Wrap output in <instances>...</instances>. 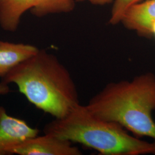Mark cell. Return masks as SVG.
I'll use <instances>...</instances> for the list:
<instances>
[{
    "label": "cell",
    "instance_id": "8992f818",
    "mask_svg": "<svg viewBox=\"0 0 155 155\" xmlns=\"http://www.w3.org/2000/svg\"><path fill=\"white\" fill-rule=\"evenodd\" d=\"M39 132L25 121L8 115L0 106V155H8L9 149L38 136Z\"/></svg>",
    "mask_w": 155,
    "mask_h": 155
},
{
    "label": "cell",
    "instance_id": "3957f363",
    "mask_svg": "<svg viewBox=\"0 0 155 155\" xmlns=\"http://www.w3.org/2000/svg\"><path fill=\"white\" fill-rule=\"evenodd\" d=\"M128 132L116 122L94 116L81 104L44 128L45 133L82 144L101 155H155V142L140 140Z\"/></svg>",
    "mask_w": 155,
    "mask_h": 155
},
{
    "label": "cell",
    "instance_id": "30bf717a",
    "mask_svg": "<svg viewBox=\"0 0 155 155\" xmlns=\"http://www.w3.org/2000/svg\"><path fill=\"white\" fill-rule=\"evenodd\" d=\"M10 91L9 84L5 83L3 81L0 82V95L8 94Z\"/></svg>",
    "mask_w": 155,
    "mask_h": 155
},
{
    "label": "cell",
    "instance_id": "9c48e42d",
    "mask_svg": "<svg viewBox=\"0 0 155 155\" xmlns=\"http://www.w3.org/2000/svg\"><path fill=\"white\" fill-rule=\"evenodd\" d=\"M142 0H115L111 13L109 22L111 24H117L121 21L122 17L127 8L141 2Z\"/></svg>",
    "mask_w": 155,
    "mask_h": 155
},
{
    "label": "cell",
    "instance_id": "8fae6325",
    "mask_svg": "<svg viewBox=\"0 0 155 155\" xmlns=\"http://www.w3.org/2000/svg\"><path fill=\"white\" fill-rule=\"evenodd\" d=\"M79 1H88L93 5H105L111 2L113 0H78Z\"/></svg>",
    "mask_w": 155,
    "mask_h": 155
},
{
    "label": "cell",
    "instance_id": "7c38bea8",
    "mask_svg": "<svg viewBox=\"0 0 155 155\" xmlns=\"http://www.w3.org/2000/svg\"><path fill=\"white\" fill-rule=\"evenodd\" d=\"M151 33H152V35H153L155 36V22H154V23L152 25V26Z\"/></svg>",
    "mask_w": 155,
    "mask_h": 155
},
{
    "label": "cell",
    "instance_id": "277c9868",
    "mask_svg": "<svg viewBox=\"0 0 155 155\" xmlns=\"http://www.w3.org/2000/svg\"><path fill=\"white\" fill-rule=\"evenodd\" d=\"M74 0H0V25L9 32L16 30L24 12L31 9L36 16L71 11Z\"/></svg>",
    "mask_w": 155,
    "mask_h": 155
},
{
    "label": "cell",
    "instance_id": "5b68a950",
    "mask_svg": "<svg viewBox=\"0 0 155 155\" xmlns=\"http://www.w3.org/2000/svg\"><path fill=\"white\" fill-rule=\"evenodd\" d=\"M74 143L45 133L28 139L8 150V154L18 155H80L82 151Z\"/></svg>",
    "mask_w": 155,
    "mask_h": 155
},
{
    "label": "cell",
    "instance_id": "ba28073f",
    "mask_svg": "<svg viewBox=\"0 0 155 155\" xmlns=\"http://www.w3.org/2000/svg\"><path fill=\"white\" fill-rule=\"evenodd\" d=\"M39 51L32 45L0 41V78L3 79L14 68Z\"/></svg>",
    "mask_w": 155,
    "mask_h": 155
},
{
    "label": "cell",
    "instance_id": "52a82bcc",
    "mask_svg": "<svg viewBox=\"0 0 155 155\" xmlns=\"http://www.w3.org/2000/svg\"><path fill=\"white\" fill-rule=\"evenodd\" d=\"M121 22L140 35L152 36L151 28L155 22V0L141 1L129 6Z\"/></svg>",
    "mask_w": 155,
    "mask_h": 155
},
{
    "label": "cell",
    "instance_id": "7a4b0ae2",
    "mask_svg": "<svg viewBox=\"0 0 155 155\" xmlns=\"http://www.w3.org/2000/svg\"><path fill=\"white\" fill-rule=\"evenodd\" d=\"M93 116L116 122L138 137L155 140V75L147 72L131 81L111 82L84 105Z\"/></svg>",
    "mask_w": 155,
    "mask_h": 155
},
{
    "label": "cell",
    "instance_id": "6da1fadb",
    "mask_svg": "<svg viewBox=\"0 0 155 155\" xmlns=\"http://www.w3.org/2000/svg\"><path fill=\"white\" fill-rule=\"evenodd\" d=\"M2 81L16 84L31 104L55 118L66 116L80 104L70 71L44 50L19 64Z\"/></svg>",
    "mask_w": 155,
    "mask_h": 155
}]
</instances>
